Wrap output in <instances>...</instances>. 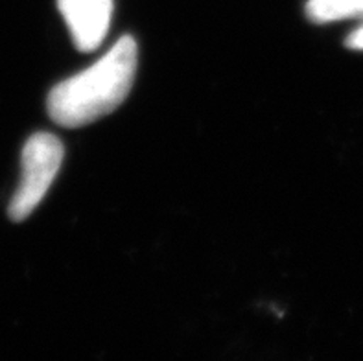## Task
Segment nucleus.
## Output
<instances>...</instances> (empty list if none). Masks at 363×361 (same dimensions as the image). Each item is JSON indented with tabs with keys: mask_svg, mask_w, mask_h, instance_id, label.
<instances>
[{
	"mask_svg": "<svg viewBox=\"0 0 363 361\" xmlns=\"http://www.w3.org/2000/svg\"><path fill=\"white\" fill-rule=\"evenodd\" d=\"M137 63L135 39L120 37L100 61L52 89L46 100L50 118L63 128H82L113 113L133 87Z\"/></svg>",
	"mask_w": 363,
	"mask_h": 361,
	"instance_id": "nucleus-1",
	"label": "nucleus"
},
{
	"mask_svg": "<svg viewBox=\"0 0 363 361\" xmlns=\"http://www.w3.org/2000/svg\"><path fill=\"white\" fill-rule=\"evenodd\" d=\"M63 155L65 148L55 135L37 133L28 138L23 150V177L8 209L11 220H26L45 199L55 175L60 174Z\"/></svg>",
	"mask_w": 363,
	"mask_h": 361,
	"instance_id": "nucleus-2",
	"label": "nucleus"
},
{
	"mask_svg": "<svg viewBox=\"0 0 363 361\" xmlns=\"http://www.w3.org/2000/svg\"><path fill=\"white\" fill-rule=\"evenodd\" d=\"M79 52H92L104 43L113 17V0H57Z\"/></svg>",
	"mask_w": 363,
	"mask_h": 361,
	"instance_id": "nucleus-3",
	"label": "nucleus"
},
{
	"mask_svg": "<svg viewBox=\"0 0 363 361\" xmlns=\"http://www.w3.org/2000/svg\"><path fill=\"white\" fill-rule=\"evenodd\" d=\"M306 13L313 23H332L363 15V0H308Z\"/></svg>",
	"mask_w": 363,
	"mask_h": 361,
	"instance_id": "nucleus-4",
	"label": "nucleus"
},
{
	"mask_svg": "<svg viewBox=\"0 0 363 361\" xmlns=\"http://www.w3.org/2000/svg\"><path fill=\"white\" fill-rule=\"evenodd\" d=\"M347 46L352 50H363V26L350 33L349 39H347Z\"/></svg>",
	"mask_w": 363,
	"mask_h": 361,
	"instance_id": "nucleus-5",
	"label": "nucleus"
}]
</instances>
